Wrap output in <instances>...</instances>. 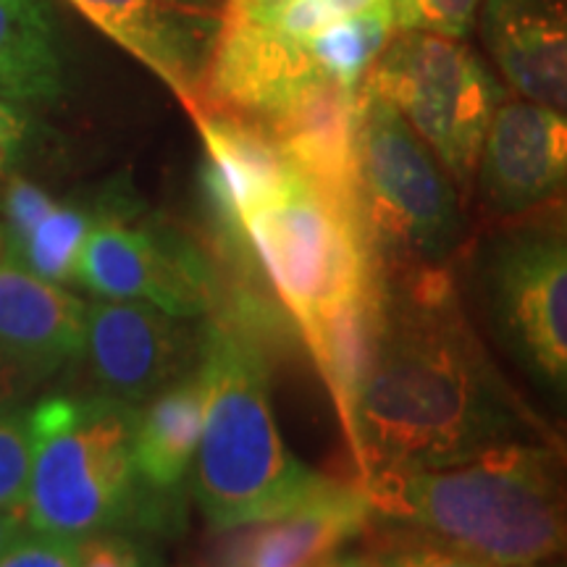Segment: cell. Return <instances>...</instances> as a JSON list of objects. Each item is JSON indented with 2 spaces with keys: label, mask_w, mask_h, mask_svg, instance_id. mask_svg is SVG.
Wrapping results in <instances>:
<instances>
[{
  "label": "cell",
  "mask_w": 567,
  "mask_h": 567,
  "mask_svg": "<svg viewBox=\"0 0 567 567\" xmlns=\"http://www.w3.org/2000/svg\"><path fill=\"white\" fill-rule=\"evenodd\" d=\"M208 408L197 446L195 496L218 530L274 520L326 484L287 450L268 400L258 342L221 321H205Z\"/></svg>",
  "instance_id": "3957f363"
},
{
  "label": "cell",
  "mask_w": 567,
  "mask_h": 567,
  "mask_svg": "<svg viewBox=\"0 0 567 567\" xmlns=\"http://www.w3.org/2000/svg\"><path fill=\"white\" fill-rule=\"evenodd\" d=\"M481 0H392L400 32H431L467 40L476 24Z\"/></svg>",
  "instance_id": "484cf974"
},
{
  "label": "cell",
  "mask_w": 567,
  "mask_h": 567,
  "mask_svg": "<svg viewBox=\"0 0 567 567\" xmlns=\"http://www.w3.org/2000/svg\"><path fill=\"white\" fill-rule=\"evenodd\" d=\"M354 200L381 271L446 266L465 239L460 195L392 103L360 84Z\"/></svg>",
  "instance_id": "5b68a950"
},
{
  "label": "cell",
  "mask_w": 567,
  "mask_h": 567,
  "mask_svg": "<svg viewBox=\"0 0 567 567\" xmlns=\"http://www.w3.org/2000/svg\"><path fill=\"white\" fill-rule=\"evenodd\" d=\"M63 92V66L45 0H0V97L51 103Z\"/></svg>",
  "instance_id": "44dd1931"
},
{
  "label": "cell",
  "mask_w": 567,
  "mask_h": 567,
  "mask_svg": "<svg viewBox=\"0 0 567 567\" xmlns=\"http://www.w3.org/2000/svg\"><path fill=\"white\" fill-rule=\"evenodd\" d=\"M87 305L17 260L0 266V350L40 375L82 358Z\"/></svg>",
  "instance_id": "ac0fdd59"
},
{
  "label": "cell",
  "mask_w": 567,
  "mask_h": 567,
  "mask_svg": "<svg viewBox=\"0 0 567 567\" xmlns=\"http://www.w3.org/2000/svg\"><path fill=\"white\" fill-rule=\"evenodd\" d=\"M567 179L565 113L523 97L502 101L481 147L478 200L492 218L530 216L551 208Z\"/></svg>",
  "instance_id": "4fadbf2b"
},
{
  "label": "cell",
  "mask_w": 567,
  "mask_h": 567,
  "mask_svg": "<svg viewBox=\"0 0 567 567\" xmlns=\"http://www.w3.org/2000/svg\"><path fill=\"white\" fill-rule=\"evenodd\" d=\"M354 126L358 90L318 76L264 130L276 140L297 174L326 193L354 200Z\"/></svg>",
  "instance_id": "e0dca14e"
},
{
  "label": "cell",
  "mask_w": 567,
  "mask_h": 567,
  "mask_svg": "<svg viewBox=\"0 0 567 567\" xmlns=\"http://www.w3.org/2000/svg\"><path fill=\"white\" fill-rule=\"evenodd\" d=\"M536 567H538V565H536Z\"/></svg>",
  "instance_id": "8d00e7d4"
},
{
  "label": "cell",
  "mask_w": 567,
  "mask_h": 567,
  "mask_svg": "<svg viewBox=\"0 0 567 567\" xmlns=\"http://www.w3.org/2000/svg\"><path fill=\"white\" fill-rule=\"evenodd\" d=\"M281 3L284 0H226V9L237 13H250V17H260V13H268Z\"/></svg>",
  "instance_id": "e575fe53"
},
{
  "label": "cell",
  "mask_w": 567,
  "mask_h": 567,
  "mask_svg": "<svg viewBox=\"0 0 567 567\" xmlns=\"http://www.w3.org/2000/svg\"><path fill=\"white\" fill-rule=\"evenodd\" d=\"M392 103L460 187L471 189L488 124L505 87L465 40L396 32L363 76Z\"/></svg>",
  "instance_id": "52a82bcc"
},
{
  "label": "cell",
  "mask_w": 567,
  "mask_h": 567,
  "mask_svg": "<svg viewBox=\"0 0 567 567\" xmlns=\"http://www.w3.org/2000/svg\"><path fill=\"white\" fill-rule=\"evenodd\" d=\"M245 243L297 326L379 276L358 205L297 179L243 221Z\"/></svg>",
  "instance_id": "8992f818"
},
{
  "label": "cell",
  "mask_w": 567,
  "mask_h": 567,
  "mask_svg": "<svg viewBox=\"0 0 567 567\" xmlns=\"http://www.w3.org/2000/svg\"><path fill=\"white\" fill-rule=\"evenodd\" d=\"M400 32L394 21L392 0L360 11L354 17L331 21L305 40L310 55L326 76L358 90L368 69L379 59L389 40Z\"/></svg>",
  "instance_id": "7402d4cb"
},
{
  "label": "cell",
  "mask_w": 567,
  "mask_h": 567,
  "mask_svg": "<svg viewBox=\"0 0 567 567\" xmlns=\"http://www.w3.org/2000/svg\"><path fill=\"white\" fill-rule=\"evenodd\" d=\"M488 321L528 379L565 400L567 245L555 218L507 231L484 266Z\"/></svg>",
  "instance_id": "ba28073f"
},
{
  "label": "cell",
  "mask_w": 567,
  "mask_h": 567,
  "mask_svg": "<svg viewBox=\"0 0 567 567\" xmlns=\"http://www.w3.org/2000/svg\"><path fill=\"white\" fill-rule=\"evenodd\" d=\"M375 555L384 559L386 567H499L415 528H402L394 534L386 530Z\"/></svg>",
  "instance_id": "d4e9b609"
},
{
  "label": "cell",
  "mask_w": 567,
  "mask_h": 567,
  "mask_svg": "<svg viewBox=\"0 0 567 567\" xmlns=\"http://www.w3.org/2000/svg\"><path fill=\"white\" fill-rule=\"evenodd\" d=\"M32 457L34 429L30 408L0 413V509H24Z\"/></svg>",
  "instance_id": "cb8c5ba5"
},
{
  "label": "cell",
  "mask_w": 567,
  "mask_h": 567,
  "mask_svg": "<svg viewBox=\"0 0 567 567\" xmlns=\"http://www.w3.org/2000/svg\"><path fill=\"white\" fill-rule=\"evenodd\" d=\"M316 567H386V563L375 551H371V555H337L334 551Z\"/></svg>",
  "instance_id": "836d02e7"
},
{
  "label": "cell",
  "mask_w": 567,
  "mask_h": 567,
  "mask_svg": "<svg viewBox=\"0 0 567 567\" xmlns=\"http://www.w3.org/2000/svg\"><path fill=\"white\" fill-rule=\"evenodd\" d=\"M95 30L124 48L193 113L213 48L226 21V0H66Z\"/></svg>",
  "instance_id": "8fae6325"
},
{
  "label": "cell",
  "mask_w": 567,
  "mask_h": 567,
  "mask_svg": "<svg viewBox=\"0 0 567 567\" xmlns=\"http://www.w3.org/2000/svg\"><path fill=\"white\" fill-rule=\"evenodd\" d=\"M389 326L386 295L381 276L358 292L334 305L313 321L302 323V339L313 363L329 386L347 442L354 436V413L360 396L379 363Z\"/></svg>",
  "instance_id": "d6986e66"
},
{
  "label": "cell",
  "mask_w": 567,
  "mask_h": 567,
  "mask_svg": "<svg viewBox=\"0 0 567 567\" xmlns=\"http://www.w3.org/2000/svg\"><path fill=\"white\" fill-rule=\"evenodd\" d=\"M389 326L354 413L360 484L379 471L465 460L534 431L465 321L450 266L381 271Z\"/></svg>",
  "instance_id": "6da1fadb"
},
{
  "label": "cell",
  "mask_w": 567,
  "mask_h": 567,
  "mask_svg": "<svg viewBox=\"0 0 567 567\" xmlns=\"http://www.w3.org/2000/svg\"><path fill=\"white\" fill-rule=\"evenodd\" d=\"M386 0H284L268 13H260L266 21H271L276 30L295 40H308L321 27L331 21L354 17V13L375 9Z\"/></svg>",
  "instance_id": "4316f807"
},
{
  "label": "cell",
  "mask_w": 567,
  "mask_h": 567,
  "mask_svg": "<svg viewBox=\"0 0 567 567\" xmlns=\"http://www.w3.org/2000/svg\"><path fill=\"white\" fill-rule=\"evenodd\" d=\"M363 486L326 484L274 520L243 526L218 555L216 567H316L368 526Z\"/></svg>",
  "instance_id": "2e32d148"
},
{
  "label": "cell",
  "mask_w": 567,
  "mask_h": 567,
  "mask_svg": "<svg viewBox=\"0 0 567 567\" xmlns=\"http://www.w3.org/2000/svg\"><path fill=\"white\" fill-rule=\"evenodd\" d=\"M205 408H208V373L203 358L195 371L161 389L137 410L134 425V465L140 484L153 496L176 492L187 476L200 444Z\"/></svg>",
  "instance_id": "ffe728a7"
},
{
  "label": "cell",
  "mask_w": 567,
  "mask_h": 567,
  "mask_svg": "<svg viewBox=\"0 0 567 567\" xmlns=\"http://www.w3.org/2000/svg\"><path fill=\"white\" fill-rule=\"evenodd\" d=\"M32 137V118L24 105L0 97V179L11 176L13 166L27 151Z\"/></svg>",
  "instance_id": "4dcf8cb0"
},
{
  "label": "cell",
  "mask_w": 567,
  "mask_h": 567,
  "mask_svg": "<svg viewBox=\"0 0 567 567\" xmlns=\"http://www.w3.org/2000/svg\"><path fill=\"white\" fill-rule=\"evenodd\" d=\"M360 486L371 515L499 567H536L565 549L563 486L547 446L496 444L457 463L371 473Z\"/></svg>",
  "instance_id": "7a4b0ae2"
},
{
  "label": "cell",
  "mask_w": 567,
  "mask_h": 567,
  "mask_svg": "<svg viewBox=\"0 0 567 567\" xmlns=\"http://www.w3.org/2000/svg\"><path fill=\"white\" fill-rule=\"evenodd\" d=\"M76 567H161V559L142 544L116 530L80 538Z\"/></svg>",
  "instance_id": "f546056e"
},
{
  "label": "cell",
  "mask_w": 567,
  "mask_h": 567,
  "mask_svg": "<svg viewBox=\"0 0 567 567\" xmlns=\"http://www.w3.org/2000/svg\"><path fill=\"white\" fill-rule=\"evenodd\" d=\"M193 116L205 142L200 184L216 239L231 260L245 264L250 255L245 216L281 195L300 174L264 126L218 111Z\"/></svg>",
  "instance_id": "5bb4252c"
},
{
  "label": "cell",
  "mask_w": 567,
  "mask_h": 567,
  "mask_svg": "<svg viewBox=\"0 0 567 567\" xmlns=\"http://www.w3.org/2000/svg\"><path fill=\"white\" fill-rule=\"evenodd\" d=\"M53 208L55 200L45 189L24 176H9L3 189V226L9 231L11 247L21 243Z\"/></svg>",
  "instance_id": "f1b7e54d"
},
{
  "label": "cell",
  "mask_w": 567,
  "mask_h": 567,
  "mask_svg": "<svg viewBox=\"0 0 567 567\" xmlns=\"http://www.w3.org/2000/svg\"><path fill=\"white\" fill-rule=\"evenodd\" d=\"M95 216L76 205H61L48 213L21 243L11 247V260L53 284L74 281L82 245Z\"/></svg>",
  "instance_id": "603a6c76"
},
{
  "label": "cell",
  "mask_w": 567,
  "mask_h": 567,
  "mask_svg": "<svg viewBox=\"0 0 567 567\" xmlns=\"http://www.w3.org/2000/svg\"><path fill=\"white\" fill-rule=\"evenodd\" d=\"M481 42L517 97L565 113V0H484Z\"/></svg>",
  "instance_id": "9a60e30c"
},
{
  "label": "cell",
  "mask_w": 567,
  "mask_h": 567,
  "mask_svg": "<svg viewBox=\"0 0 567 567\" xmlns=\"http://www.w3.org/2000/svg\"><path fill=\"white\" fill-rule=\"evenodd\" d=\"M27 530L24 509H0V551Z\"/></svg>",
  "instance_id": "d6a6232c"
},
{
  "label": "cell",
  "mask_w": 567,
  "mask_h": 567,
  "mask_svg": "<svg viewBox=\"0 0 567 567\" xmlns=\"http://www.w3.org/2000/svg\"><path fill=\"white\" fill-rule=\"evenodd\" d=\"M76 555L80 538L38 534L27 528L0 551V567H76Z\"/></svg>",
  "instance_id": "83f0119b"
},
{
  "label": "cell",
  "mask_w": 567,
  "mask_h": 567,
  "mask_svg": "<svg viewBox=\"0 0 567 567\" xmlns=\"http://www.w3.org/2000/svg\"><path fill=\"white\" fill-rule=\"evenodd\" d=\"M74 281L101 300H142L179 318L221 305L216 271L193 239L161 224H130L118 210L95 216Z\"/></svg>",
  "instance_id": "9c48e42d"
},
{
  "label": "cell",
  "mask_w": 567,
  "mask_h": 567,
  "mask_svg": "<svg viewBox=\"0 0 567 567\" xmlns=\"http://www.w3.org/2000/svg\"><path fill=\"white\" fill-rule=\"evenodd\" d=\"M318 76L323 71L305 40L289 38L264 17L226 9L193 113L218 111L266 126Z\"/></svg>",
  "instance_id": "7c38bea8"
},
{
  "label": "cell",
  "mask_w": 567,
  "mask_h": 567,
  "mask_svg": "<svg viewBox=\"0 0 567 567\" xmlns=\"http://www.w3.org/2000/svg\"><path fill=\"white\" fill-rule=\"evenodd\" d=\"M137 410L109 394H53L30 408L27 528L66 538L124 526L163 528L166 502L142 488L134 465Z\"/></svg>",
  "instance_id": "277c9868"
},
{
  "label": "cell",
  "mask_w": 567,
  "mask_h": 567,
  "mask_svg": "<svg viewBox=\"0 0 567 567\" xmlns=\"http://www.w3.org/2000/svg\"><path fill=\"white\" fill-rule=\"evenodd\" d=\"M11 258V243H9V231H6V226L0 224V266L6 264V260Z\"/></svg>",
  "instance_id": "d590c367"
},
{
  "label": "cell",
  "mask_w": 567,
  "mask_h": 567,
  "mask_svg": "<svg viewBox=\"0 0 567 567\" xmlns=\"http://www.w3.org/2000/svg\"><path fill=\"white\" fill-rule=\"evenodd\" d=\"M179 318L142 300L87 305L84 347L97 394L140 408L161 389L195 371L203 358L205 323Z\"/></svg>",
  "instance_id": "30bf717a"
},
{
  "label": "cell",
  "mask_w": 567,
  "mask_h": 567,
  "mask_svg": "<svg viewBox=\"0 0 567 567\" xmlns=\"http://www.w3.org/2000/svg\"><path fill=\"white\" fill-rule=\"evenodd\" d=\"M42 379L45 375H40L30 365L19 363L9 352L0 350V413L19 408Z\"/></svg>",
  "instance_id": "1f68e13d"
}]
</instances>
